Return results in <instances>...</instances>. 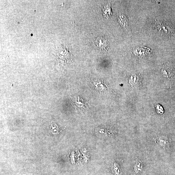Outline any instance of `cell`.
I'll list each match as a JSON object with an SVG mask.
<instances>
[{"label": "cell", "instance_id": "obj_4", "mask_svg": "<svg viewBox=\"0 0 175 175\" xmlns=\"http://www.w3.org/2000/svg\"><path fill=\"white\" fill-rule=\"evenodd\" d=\"M158 143L161 146L164 148H166L169 145V141L166 137L162 136L159 138Z\"/></svg>", "mask_w": 175, "mask_h": 175}, {"label": "cell", "instance_id": "obj_11", "mask_svg": "<svg viewBox=\"0 0 175 175\" xmlns=\"http://www.w3.org/2000/svg\"><path fill=\"white\" fill-rule=\"evenodd\" d=\"M104 12L105 13V14L107 15V14H108V16L109 15H110V14H111V9H110L109 8L105 7Z\"/></svg>", "mask_w": 175, "mask_h": 175}, {"label": "cell", "instance_id": "obj_8", "mask_svg": "<svg viewBox=\"0 0 175 175\" xmlns=\"http://www.w3.org/2000/svg\"><path fill=\"white\" fill-rule=\"evenodd\" d=\"M113 173L115 175H122L119 166L116 164H114L112 167Z\"/></svg>", "mask_w": 175, "mask_h": 175}, {"label": "cell", "instance_id": "obj_9", "mask_svg": "<svg viewBox=\"0 0 175 175\" xmlns=\"http://www.w3.org/2000/svg\"><path fill=\"white\" fill-rule=\"evenodd\" d=\"M156 109L157 112L159 114H162L164 112V109L161 105L158 104L156 106Z\"/></svg>", "mask_w": 175, "mask_h": 175}, {"label": "cell", "instance_id": "obj_10", "mask_svg": "<svg viewBox=\"0 0 175 175\" xmlns=\"http://www.w3.org/2000/svg\"><path fill=\"white\" fill-rule=\"evenodd\" d=\"M95 86L96 87V88L98 90L99 89V87H100V86L101 90H103V89L106 88V86H105L104 84H103V83H102V82L101 81L99 83H97L96 85H95Z\"/></svg>", "mask_w": 175, "mask_h": 175}, {"label": "cell", "instance_id": "obj_2", "mask_svg": "<svg viewBox=\"0 0 175 175\" xmlns=\"http://www.w3.org/2000/svg\"><path fill=\"white\" fill-rule=\"evenodd\" d=\"M161 73L164 77L166 78H170L173 74V72L171 67L168 65L163 67Z\"/></svg>", "mask_w": 175, "mask_h": 175}, {"label": "cell", "instance_id": "obj_1", "mask_svg": "<svg viewBox=\"0 0 175 175\" xmlns=\"http://www.w3.org/2000/svg\"><path fill=\"white\" fill-rule=\"evenodd\" d=\"M158 31L160 34L167 38L175 36V28L171 24L165 22H156Z\"/></svg>", "mask_w": 175, "mask_h": 175}, {"label": "cell", "instance_id": "obj_5", "mask_svg": "<svg viewBox=\"0 0 175 175\" xmlns=\"http://www.w3.org/2000/svg\"><path fill=\"white\" fill-rule=\"evenodd\" d=\"M119 21L121 25L124 27H126L128 25V20L126 18L124 15L121 14L119 16Z\"/></svg>", "mask_w": 175, "mask_h": 175}, {"label": "cell", "instance_id": "obj_6", "mask_svg": "<svg viewBox=\"0 0 175 175\" xmlns=\"http://www.w3.org/2000/svg\"><path fill=\"white\" fill-rule=\"evenodd\" d=\"M96 40V45L98 48H105L106 47V42L103 43L106 41L105 40H103V38H97Z\"/></svg>", "mask_w": 175, "mask_h": 175}, {"label": "cell", "instance_id": "obj_3", "mask_svg": "<svg viewBox=\"0 0 175 175\" xmlns=\"http://www.w3.org/2000/svg\"><path fill=\"white\" fill-rule=\"evenodd\" d=\"M143 165L141 160H138L135 161L134 168L135 173L137 174H139L142 172L143 169Z\"/></svg>", "mask_w": 175, "mask_h": 175}, {"label": "cell", "instance_id": "obj_7", "mask_svg": "<svg viewBox=\"0 0 175 175\" xmlns=\"http://www.w3.org/2000/svg\"><path fill=\"white\" fill-rule=\"evenodd\" d=\"M50 131L52 134H57L59 131V127L56 124L54 123L51 124L50 126Z\"/></svg>", "mask_w": 175, "mask_h": 175}]
</instances>
